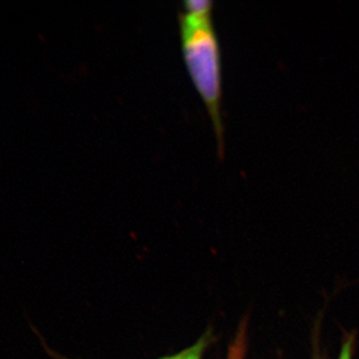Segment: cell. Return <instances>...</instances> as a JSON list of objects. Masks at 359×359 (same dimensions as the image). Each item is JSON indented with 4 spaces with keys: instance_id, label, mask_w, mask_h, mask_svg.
<instances>
[{
    "instance_id": "obj_1",
    "label": "cell",
    "mask_w": 359,
    "mask_h": 359,
    "mask_svg": "<svg viewBox=\"0 0 359 359\" xmlns=\"http://www.w3.org/2000/svg\"><path fill=\"white\" fill-rule=\"evenodd\" d=\"M179 27L187 68L209 112L218 141L219 153L223 155L221 49L212 25V11H182L179 13Z\"/></svg>"
},
{
    "instance_id": "obj_2",
    "label": "cell",
    "mask_w": 359,
    "mask_h": 359,
    "mask_svg": "<svg viewBox=\"0 0 359 359\" xmlns=\"http://www.w3.org/2000/svg\"><path fill=\"white\" fill-rule=\"evenodd\" d=\"M211 334L207 332L205 334H203V337H201V339L198 340L194 346L188 347V348H186L185 351H181V353L161 359H202L205 349H207L209 344H211ZM46 351L47 353L51 354V356H53L54 358L67 359L58 355V354L52 353L49 348H47Z\"/></svg>"
},
{
    "instance_id": "obj_3",
    "label": "cell",
    "mask_w": 359,
    "mask_h": 359,
    "mask_svg": "<svg viewBox=\"0 0 359 359\" xmlns=\"http://www.w3.org/2000/svg\"><path fill=\"white\" fill-rule=\"evenodd\" d=\"M245 330L242 328L240 334H238L237 340L233 342L230 351L229 359H243L245 353Z\"/></svg>"
},
{
    "instance_id": "obj_4",
    "label": "cell",
    "mask_w": 359,
    "mask_h": 359,
    "mask_svg": "<svg viewBox=\"0 0 359 359\" xmlns=\"http://www.w3.org/2000/svg\"><path fill=\"white\" fill-rule=\"evenodd\" d=\"M354 346H355V335H347L344 340L337 359H353Z\"/></svg>"
}]
</instances>
